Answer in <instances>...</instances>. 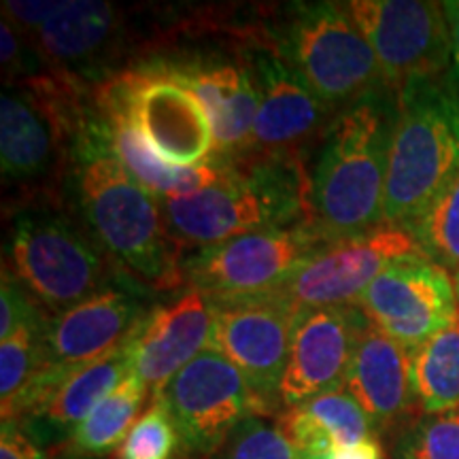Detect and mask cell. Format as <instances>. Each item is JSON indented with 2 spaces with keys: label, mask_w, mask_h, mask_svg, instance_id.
Returning a JSON list of instances; mask_svg holds the SVG:
<instances>
[{
  "label": "cell",
  "mask_w": 459,
  "mask_h": 459,
  "mask_svg": "<svg viewBox=\"0 0 459 459\" xmlns=\"http://www.w3.org/2000/svg\"><path fill=\"white\" fill-rule=\"evenodd\" d=\"M66 181L79 215L126 274L153 294L186 287L187 255L172 238L160 198L115 158L96 105L73 139Z\"/></svg>",
  "instance_id": "cell-1"
},
{
  "label": "cell",
  "mask_w": 459,
  "mask_h": 459,
  "mask_svg": "<svg viewBox=\"0 0 459 459\" xmlns=\"http://www.w3.org/2000/svg\"><path fill=\"white\" fill-rule=\"evenodd\" d=\"M160 204L172 238L194 254L257 230L313 223L311 170L307 156L249 153L226 162L213 186Z\"/></svg>",
  "instance_id": "cell-2"
},
{
  "label": "cell",
  "mask_w": 459,
  "mask_h": 459,
  "mask_svg": "<svg viewBox=\"0 0 459 459\" xmlns=\"http://www.w3.org/2000/svg\"><path fill=\"white\" fill-rule=\"evenodd\" d=\"M395 96L378 91L334 113L311 169L313 223L328 243L385 226L383 200Z\"/></svg>",
  "instance_id": "cell-3"
},
{
  "label": "cell",
  "mask_w": 459,
  "mask_h": 459,
  "mask_svg": "<svg viewBox=\"0 0 459 459\" xmlns=\"http://www.w3.org/2000/svg\"><path fill=\"white\" fill-rule=\"evenodd\" d=\"M7 254L4 268L49 317L108 287L139 285L115 264L83 217L62 211L57 200H28L15 211Z\"/></svg>",
  "instance_id": "cell-4"
},
{
  "label": "cell",
  "mask_w": 459,
  "mask_h": 459,
  "mask_svg": "<svg viewBox=\"0 0 459 459\" xmlns=\"http://www.w3.org/2000/svg\"><path fill=\"white\" fill-rule=\"evenodd\" d=\"M459 172L455 71L406 85L395 99L383 221L406 228Z\"/></svg>",
  "instance_id": "cell-5"
},
{
  "label": "cell",
  "mask_w": 459,
  "mask_h": 459,
  "mask_svg": "<svg viewBox=\"0 0 459 459\" xmlns=\"http://www.w3.org/2000/svg\"><path fill=\"white\" fill-rule=\"evenodd\" d=\"M268 30L285 60L330 111L389 91L375 51L344 3L290 4Z\"/></svg>",
  "instance_id": "cell-6"
},
{
  "label": "cell",
  "mask_w": 459,
  "mask_h": 459,
  "mask_svg": "<svg viewBox=\"0 0 459 459\" xmlns=\"http://www.w3.org/2000/svg\"><path fill=\"white\" fill-rule=\"evenodd\" d=\"M94 94L122 108L149 147L169 164L198 166L213 158L209 115L160 56L126 66Z\"/></svg>",
  "instance_id": "cell-7"
},
{
  "label": "cell",
  "mask_w": 459,
  "mask_h": 459,
  "mask_svg": "<svg viewBox=\"0 0 459 459\" xmlns=\"http://www.w3.org/2000/svg\"><path fill=\"white\" fill-rule=\"evenodd\" d=\"M324 245L328 240L311 221L257 230L187 254L186 285L213 304L273 296Z\"/></svg>",
  "instance_id": "cell-8"
},
{
  "label": "cell",
  "mask_w": 459,
  "mask_h": 459,
  "mask_svg": "<svg viewBox=\"0 0 459 459\" xmlns=\"http://www.w3.org/2000/svg\"><path fill=\"white\" fill-rule=\"evenodd\" d=\"M232 39L251 68L260 96L249 153L307 156L313 143L319 145L334 111L313 94L285 60L268 26H238Z\"/></svg>",
  "instance_id": "cell-9"
},
{
  "label": "cell",
  "mask_w": 459,
  "mask_h": 459,
  "mask_svg": "<svg viewBox=\"0 0 459 459\" xmlns=\"http://www.w3.org/2000/svg\"><path fill=\"white\" fill-rule=\"evenodd\" d=\"M344 7L375 51L383 83L395 99L406 85L453 71L451 30L443 3L351 0Z\"/></svg>",
  "instance_id": "cell-10"
},
{
  "label": "cell",
  "mask_w": 459,
  "mask_h": 459,
  "mask_svg": "<svg viewBox=\"0 0 459 459\" xmlns=\"http://www.w3.org/2000/svg\"><path fill=\"white\" fill-rule=\"evenodd\" d=\"M158 398L169 406L192 459H213L245 419L277 417L240 370L211 349L177 372Z\"/></svg>",
  "instance_id": "cell-11"
},
{
  "label": "cell",
  "mask_w": 459,
  "mask_h": 459,
  "mask_svg": "<svg viewBox=\"0 0 459 459\" xmlns=\"http://www.w3.org/2000/svg\"><path fill=\"white\" fill-rule=\"evenodd\" d=\"M359 311L383 334L417 349L459 319L451 273L412 254L394 260L359 296Z\"/></svg>",
  "instance_id": "cell-12"
},
{
  "label": "cell",
  "mask_w": 459,
  "mask_h": 459,
  "mask_svg": "<svg viewBox=\"0 0 459 459\" xmlns=\"http://www.w3.org/2000/svg\"><path fill=\"white\" fill-rule=\"evenodd\" d=\"M213 330L209 347L240 370L254 392L277 412L281 381L300 311L279 294L237 302H211Z\"/></svg>",
  "instance_id": "cell-13"
},
{
  "label": "cell",
  "mask_w": 459,
  "mask_h": 459,
  "mask_svg": "<svg viewBox=\"0 0 459 459\" xmlns=\"http://www.w3.org/2000/svg\"><path fill=\"white\" fill-rule=\"evenodd\" d=\"M141 285H115L48 317L41 330V381L54 387L79 366L105 358L130 341L156 302Z\"/></svg>",
  "instance_id": "cell-14"
},
{
  "label": "cell",
  "mask_w": 459,
  "mask_h": 459,
  "mask_svg": "<svg viewBox=\"0 0 459 459\" xmlns=\"http://www.w3.org/2000/svg\"><path fill=\"white\" fill-rule=\"evenodd\" d=\"M421 254L415 238L398 226H381L324 245L308 257L277 294L298 311L351 307L394 260Z\"/></svg>",
  "instance_id": "cell-15"
},
{
  "label": "cell",
  "mask_w": 459,
  "mask_h": 459,
  "mask_svg": "<svg viewBox=\"0 0 459 459\" xmlns=\"http://www.w3.org/2000/svg\"><path fill=\"white\" fill-rule=\"evenodd\" d=\"M368 325L358 304L300 311L281 381L283 409L344 389L359 338Z\"/></svg>",
  "instance_id": "cell-16"
},
{
  "label": "cell",
  "mask_w": 459,
  "mask_h": 459,
  "mask_svg": "<svg viewBox=\"0 0 459 459\" xmlns=\"http://www.w3.org/2000/svg\"><path fill=\"white\" fill-rule=\"evenodd\" d=\"M126 37L124 11L100 0H68L30 41L51 71L96 90L115 77Z\"/></svg>",
  "instance_id": "cell-17"
},
{
  "label": "cell",
  "mask_w": 459,
  "mask_h": 459,
  "mask_svg": "<svg viewBox=\"0 0 459 459\" xmlns=\"http://www.w3.org/2000/svg\"><path fill=\"white\" fill-rule=\"evenodd\" d=\"M169 71L204 107L215 136V160L232 162L249 153L260 96L251 77V68L238 45L234 57L226 54L160 56Z\"/></svg>",
  "instance_id": "cell-18"
},
{
  "label": "cell",
  "mask_w": 459,
  "mask_h": 459,
  "mask_svg": "<svg viewBox=\"0 0 459 459\" xmlns=\"http://www.w3.org/2000/svg\"><path fill=\"white\" fill-rule=\"evenodd\" d=\"M213 307L196 287L186 285L164 302H156L130 336L132 372L152 398L164 392L170 378L209 347Z\"/></svg>",
  "instance_id": "cell-19"
},
{
  "label": "cell",
  "mask_w": 459,
  "mask_h": 459,
  "mask_svg": "<svg viewBox=\"0 0 459 459\" xmlns=\"http://www.w3.org/2000/svg\"><path fill=\"white\" fill-rule=\"evenodd\" d=\"M344 389L370 417L378 438L421 417L412 387L411 349L375 325L359 338Z\"/></svg>",
  "instance_id": "cell-20"
},
{
  "label": "cell",
  "mask_w": 459,
  "mask_h": 459,
  "mask_svg": "<svg viewBox=\"0 0 459 459\" xmlns=\"http://www.w3.org/2000/svg\"><path fill=\"white\" fill-rule=\"evenodd\" d=\"M128 342L105 358L79 366L77 370L62 377V381L51 387L39 400V404L17 423L39 445H65L91 409L132 372Z\"/></svg>",
  "instance_id": "cell-21"
},
{
  "label": "cell",
  "mask_w": 459,
  "mask_h": 459,
  "mask_svg": "<svg viewBox=\"0 0 459 459\" xmlns=\"http://www.w3.org/2000/svg\"><path fill=\"white\" fill-rule=\"evenodd\" d=\"M94 105L99 111L108 147L119 160V164L128 170L132 179L149 189L160 200L186 198L200 189L213 186L221 179L226 162L211 158L209 162L198 166H175L162 160L149 147L143 134L134 128L128 115L113 102L102 100L94 94Z\"/></svg>",
  "instance_id": "cell-22"
},
{
  "label": "cell",
  "mask_w": 459,
  "mask_h": 459,
  "mask_svg": "<svg viewBox=\"0 0 459 459\" xmlns=\"http://www.w3.org/2000/svg\"><path fill=\"white\" fill-rule=\"evenodd\" d=\"M274 419L302 459H332L342 446L377 436L370 417L347 389L283 409Z\"/></svg>",
  "instance_id": "cell-23"
},
{
  "label": "cell",
  "mask_w": 459,
  "mask_h": 459,
  "mask_svg": "<svg viewBox=\"0 0 459 459\" xmlns=\"http://www.w3.org/2000/svg\"><path fill=\"white\" fill-rule=\"evenodd\" d=\"M147 400H152L149 389L143 385L141 378L134 372H130L74 428V432L62 445V453L65 455L88 459L113 455L117 451V446L124 443V438L128 436L132 426L145 412L143 406H145Z\"/></svg>",
  "instance_id": "cell-24"
},
{
  "label": "cell",
  "mask_w": 459,
  "mask_h": 459,
  "mask_svg": "<svg viewBox=\"0 0 459 459\" xmlns=\"http://www.w3.org/2000/svg\"><path fill=\"white\" fill-rule=\"evenodd\" d=\"M411 368L421 415L459 409V319L411 349Z\"/></svg>",
  "instance_id": "cell-25"
},
{
  "label": "cell",
  "mask_w": 459,
  "mask_h": 459,
  "mask_svg": "<svg viewBox=\"0 0 459 459\" xmlns=\"http://www.w3.org/2000/svg\"><path fill=\"white\" fill-rule=\"evenodd\" d=\"M404 230L423 255L446 271H459V172Z\"/></svg>",
  "instance_id": "cell-26"
},
{
  "label": "cell",
  "mask_w": 459,
  "mask_h": 459,
  "mask_svg": "<svg viewBox=\"0 0 459 459\" xmlns=\"http://www.w3.org/2000/svg\"><path fill=\"white\" fill-rule=\"evenodd\" d=\"M48 321V319H45ZM32 324L0 341V411L3 421H15L28 389L41 372V330Z\"/></svg>",
  "instance_id": "cell-27"
},
{
  "label": "cell",
  "mask_w": 459,
  "mask_h": 459,
  "mask_svg": "<svg viewBox=\"0 0 459 459\" xmlns=\"http://www.w3.org/2000/svg\"><path fill=\"white\" fill-rule=\"evenodd\" d=\"M113 459H183L186 445L162 398H152Z\"/></svg>",
  "instance_id": "cell-28"
},
{
  "label": "cell",
  "mask_w": 459,
  "mask_h": 459,
  "mask_svg": "<svg viewBox=\"0 0 459 459\" xmlns=\"http://www.w3.org/2000/svg\"><path fill=\"white\" fill-rule=\"evenodd\" d=\"M394 459H459V409L421 415L402 428Z\"/></svg>",
  "instance_id": "cell-29"
},
{
  "label": "cell",
  "mask_w": 459,
  "mask_h": 459,
  "mask_svg": "<svg viewBox=\"0 0 459 459\" xmlns=\"http://www.w3.org/2000/svg\"><path fill=\"white\" fill-rule=\"evenodd\" d=\"M213 459H302L273 417H251L228 436Z\"/></svg>",
  "instance_id": "cell-30"
},
{
  "label": "cell",
  "mask_w": 459,
  "mask_h": 459,
  "mask_svg": "<svg viewBox=\"0 0 459 459\" xmlns=\"http://www.w3.org/2000/svg\"><path fill=\"white\" fill-rule=\"evenodd\" d=\"M49 315L41 304L28 294L26 287L17 281L9 268L3 266V285H0V341L13 334L24 325L41 324Z\"/></svg>",
  "instance_id": "cell-31"
},
{
  "label": "cell",
  "mask_w": 459,
  "mask_h": 459,
  "mask_svg": "<svg viewBox=\"0 0 459 459\" xmlns=\"http://www.w3.org/2000/svg\"><path fill=\"white\" fill-rule=\"evenodd\" d=\"M65 0H49V3H34V0H4L3 20H7L15 30L30 37L41 28L57 9H62Z\"/></svg>",
  "instance_id": "cell-32"
},
{
  "label": "cell",
  "mask_w": 459,
  "mask_h": 459,
  "mask_svg": "<svg viewBox=\"0 0 459 459\" xmlns=\"http://www.w3.org/2000/svg\"><path fill=\"white\" fill-rule=\"evenodd\" d=\"M0 459H48V449L39 445L20 423L3 421Z\"/></svg>",
  "instance_id": "cell-33"
},
{
  "label": "cell",
  "mask_w": 459,
  "mask_h": 459,
  "mask_svg": "<svg viewBox=\"0 0 459 459\" xmlns=\"http://www.w3.org/2000/svg\"><path fill=\"white\" fill-rule=\"evenodd\" d=\"M332 459H387L385 446H383L381 438L378 436H372V438L361 440L358 445L342 446L334 453Z\"/></svg>",
  "instance_id": "cell-34"
},
{
  "label": "cell",
  "mask_w": 459,
  "mask_h": 459,
  "mask_svg": "<svg viewBox=\"0 0 459 459\" xmlns=\"http://www.w3.org/2000/svg\"><path fill=\"white\" fill-rule=\"evenodd\" d=\"M446 24L451 30V48H453V71H455L459 79V0H451V3H443Z\"/></svg>",
  "instance_id": "cell-35"
},
{
  "label": "cell",
  "mask_w": 459,
  "mask_h": 459,
  "mask_svg": "<svg viewBox=\"0 0 459 459\" xmlns=\"http://www.w3.org/2000/svg\"><path fill=\"white\" fill-rule=\"evenodd\" d=\"M453 283H455V294H457V307H459V271L453 273Z\"/></svg>",
  "instance_id": "cell-36"
},
{
  "label": "cell",
  "mask_w": 459,
  "mask_h": 459,
  "mask_svg": "<svg viewBox=\"0 0 459 459\" xmlns=\"http://www.w3.org/2000/svg\"><path fill=\"white\" fill-rule=\"evenodd\" d=\"M57 459H88V457H73V455H65V453H62V457H57Z\"/></svg>",
  "instance_id": "cell-37"
}]
</instances>
